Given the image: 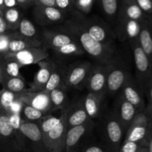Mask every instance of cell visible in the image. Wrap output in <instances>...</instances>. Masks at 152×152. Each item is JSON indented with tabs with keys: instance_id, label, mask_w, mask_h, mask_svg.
<instances>
[{
	"instance_id": "cell-1",
	"label": "cell",
	"mask_w": 152,
	"mask_h": 152,
	"mask_svg": "<svg viewBox=\"0 0 152 152\" xmlns=\"http://www.w3.org/2000/svg\"><path fill=\"white\" fill-rule=\"evenodd\" d=\"M55 28L71 36L84 49L85 52L97 63L106 64L116 55L114 46H106L91 37L77 21L70 17Z\"/></svg>"
},
{
	"instance_id": "cell-2",
	"label": "cell",
	"mask_w": 152,
	"mask_h": 152,
	"mask_svg": "<svg viewBox=\"0 0 152 152\" xmlns=\"http://www.w3.org/2000/svg\"><path fill=\"white\" fill-rule=\"evenodd\" d=\"M71 18L77 21L89 35L94 40L106 46H114L116 36L113 28L99 16H88L76 10L69 12Z\"/></svg>"
},
{
	"instance_id": "cell-3",
	"label": "cell",
	"mask_w": 152,
	"mask_h": 152,
	"mask_svg": "<svg viewBox=\"0 0 152 152\" xmlns=\"http://www.w3.org/2000/svg\"><path fill=\"white\" fill-rule=\"evenodd\" d=\"M99 131L100 141L110 152H118L126 133L113 109L100 116Z\"/></svg>"
},
{
	"instance_id": "cell-4",
	"label": "cell",
	"mask_w": 152,
	"mask_h": 152,
	"mask_svg": "<svg viewBox=\"0 0 152 152\" xmlns=\"http://www.w3.org/2000/svg\"><path fill=\"white\" fill-rule=\"evenodd\" d=\"M0 152H25L23 137L20 131H15L8 116L0 109Z\"/></svg>"
},
{
	"instance_id": "cell-5",
	"label": "cell",
	"mask_w": 152,
	"mask_h": 152,
	"mask_svg": "<svg viewBox=\"0 0 152 152\" xmlns=\"http://www.w3.org/2000/svg\"><path fill=\"white\" fill-rule=\"evenodd\" d=\"M130 73L126 63L115 55L107 63V95L115 97L120 92Z\"/></svg>"
},
{
	"instance_id": "cell-6",
	"label": "cell",
	"mask_w": 152,
	"mask_h": 152,
	"mask_svg": "<svg viewBox=\"0 0 152 152\" xmlns=\"http://www.w3.org/2000/svg\"><path fill=\"white\" fill-rule=\"evenodd\" d=\"M129 42L134 61L135 80L143 92L147 82L152 76V61L140 47L137 38Z\"/></svg>"
},
{
	"instance_id": "cell-7",
	"label": "cell",
	"mask_w": 152,
	"mask_h": 152,
	"mask_svg": "<svg viewBox=\"0 0 152 152\" xmlns=\"http://www.w3.org/2000/svg\"><path fill=\"white\" fill-rule=\"evenodd\" d=\"M94 64L89 61H75L68 65L65 86L67 89L83 90L86 89L88 79Z\"/></svg>"
},
{
	"instance_id": "cell-8",
	"label": "cell",
	"mask_w": 152,
	"mask_h": 152,
	"mask_svg": "<svg viewBox=\"0 0 152 152\" xmlns=\"http://www.w3.org/2000/svg\"><path fill=\"white\" fill-rule=\"evenodd\" d=\"M20 131L23 137L25 152H48L37 122L22 120Z\"/></svg>"
},
{
	"instance_id": "cell-9",
	"label": "cell",
	"mask_w": 152,
	"mask_h": 152,
	"mask_svg": "<svg viewBox=\"0 0 152 152\" xmlns=\"http://www.w3.org/2000/svg\"><path fill=\"white\" fill-rule=\"evenodd\" d=\"M95 125L94 121L91 120L67 130L65 152H77L82 145L91 139Z\"/></svg>"
},
{
	"instance_id": "cell-10",
	"label": "cell",
	"mask_w": 152,
	"mask_h": 152,
	"mask_svg": "<svg viewBox=\"0 0 152 152\" xmlns=\"http://www.w3.org/2000/svg\"><path fill=\"white\" fill-rule=\"evenodd\" d=\"M67 130L66 113L64 111L59 116L58 125L43 137L48 152H65Z\"/></svg>"
},
{
	"instance_id": "cell-11",
	"label": "cell",
	"mask_w": 152,
	"mask_h": 152,
	"mask_svg": "<svg viewBox=\"0 0 152 152\" xmlns=\"http://www.w3.org/2000/svg\"><path fill=\"white\" fill-rule=\"evenodd\" d=\"M86 89L104 101L107 95V63H94Z\"/></svg>"
},
{
	"instance_id": "cell-12",
	"label": "cell",
	"mask_w": 152,
	"mask_h": 152,
	"mask_svg": "<svg viewBox=\"0 0 152 152\" xmlns=\"http://www.w3.org/2000/svg\"><path fill=\"white\" fill-rule=\"evenodd\" d=\"M34 22L42 27L49 25H59L67 19L68 13L56 7L34 6L33 10Z\"/></svg>"
},
{
	"instance_id": "cell-13",
	"label": "cell",
	"mask_w": 152,
	"mask_h": 152,
	"mask_svg": "<svg viewBox=\"0 0 152 152\" xmlns=\"http://www.w3.org/2000/svg\"><path fill=\"white\" fill-rule=\"evenodd\" d=\"M120 92L135 107L137 113L145 110L146 103L144 98L145 95L137 83L134 76L132 75V73H130L127 77Z\"/></svg>"
},
{
	"instance_id": "cell-14",
	"label": "cell",
	"mask_w": 152,
	"mask_h": 152,
	"mask_svg": "<svg viewBox=\"0 0 152 152\" xmlns=\"http://www.w3.org/2000/svg\"><path fill=\"white\" fill-rule=\"evenodd\" d=\"M150 116L145 110L137 113L126 131L123 142L145 141Z\"/></svg>"
},
{
	"instance_id": "cell-15",
	"label": "cell",
	"mask_w": 152,
	"mask_h": 152,
	"mask_svg": "<svg viewBox=\"0 0 152 152\" xmlns=\"http://www.w3.org/2000/svg\"><path fill=\"white\" fill-rule=\"evenodd\" d=\"M17 98L24 104L31 106L45 114L51 113L50 91L44 89L39 92H28L25 90L17 94Z\"/></svg>"
},
{
	"instance_id": "cell-16",
	"label": "cell",
	"mask_w": 152,
	"mask_h": 152,
	"mask_svg": "<svg viewBox=\"0 0 152 152\" xmlns=\"http://www.w3.org/2000/svg\"><path fill=\"white\" fill-rule=\"evenodd\" d=\"M140 28L141 23L139 21L117 17L113 31L117 40L120 42H125L137 38Z\"/></svg>"
},
{
	"instance_id": "cell-17",
	"label": "cell",
	"mask_w": 152,
	"mask_h": 152,
	"mask_svg": "<svg viewBox=\"0 0 152 152\" xmlns=\"http://www.w3.org/2000/svg\"><path fill=\"white\" fill-rule=\"evenodd\" d=\"M17 61L21 66L37 64L39 62L49 58V51L43 46L24 49L16 53L7 54Z\"/></svg>"
},
{
	"instance_id": "cell-18",
	"label": "cell",
	"mask_w": 152,
	"mask_h": 152,
	"mask_svg": "<svg viewBox=\"0 0 152 152\" xmlns=\"http://www.w3.org/2000/svg\"><path fill=\"white\" fill-rule=\"evenodd\" d=\"M115 97L113 110L115 112L125 133H126L137 112L135 107L129 102L120 92H119Z\"/></svg>"
},
{
	"instance_id": "cell-19",
	"label": "cell",
	"mask_w": 152,
	"mask_h": 152,
	"mask_svg": "<svg viewBox=\"0 0 152 152\" xmlns=\"http://www.w3.org/2000/svg\"><path fill=\"white\" fill-rule=\"evenodd\" d=\"M40 40L42 42V46L48 51H53L64 45L75 41L71 36L56 28L42 29Z\"/></svg>"
},
{
	"instance_id": "cell-20",
	"label": "cell",
	"mask_w": 152,
	"mask_h": 152,
	"mask_svg": "<svg viewBox=\"0 0 152 152\" xmlns=\"http://www.w3.org/2000/svg\"><path fill=\"white\" fill-rule=\"evenodd\" d=\"M37 64L39 65V70L36 73L33 81L30 83V88L26 89L28 92H39L45 89L46 84L54 69L55 61L48 58Z\"/></svg>"
},
{
	"instance_id": "cell-21",
	"label": "cell",
	"mask_w": 152,
	"mask_h": 152,
	"mask_svg": "<svg viewBox=\"0 0 152 152\" xmlns=\"http://www.w3.org/2000/svg\"><path fill=\"white\" fill-rule=\"evenodd\" d=\"M66 113L67 129L83 125L93 119H90L85 110L83 98L71 103Z\"/></svg>"
},
{
	"instance_id": "cell-22",
	"label": "cell",
	"mask_w": 152,
	"mask_h": 152,
	"mask_svg": "<svg viewBox=\"0 0 152 152\" xmlns=\"http://www.w3.org/2000/svg\"><path fill=\"white\" fill-rule=\"evenodd\" d=\"M117 17L133 19L139 22L148 18L138 6L135 0H120Z\"/></svg>"
},
{
	"instance_id": "cell-23",
	"label": "cell",
	"mask_w": 152,
	"mask_h": 152,
	"mask_svg": "<svg viewBox=\"0 0 152 152\" xmlns=\"http://www.w3.org/2000/svg\"><path fill=\"white\" fill-rule=\"evenodd\" d=\"M42 42L37 39L27 38L20 35L17 31L10 32V38L8 45V54L16 53L18 52L33 47H40Z\"/></svg>"
},
{
	"instance_id": "cell-24",
	"label": "cell",
	"mask_w": 152,
	"mask_h": 152,
	"mask_svg": "<svg viewBox=\"0 0 152 152\" xmlns=\"http://www.w3.org/2000/svg\"><path fill=\"white\" fill-rule=\"evenodd\" d=\"M67 69L68 65H66L63 61H55L54 69L50 75V78L46 84V90L51 91L58 87H65V83Z\"/></svg>"
},
{
	"instance_id": "cell-25",
	"label": "cell",
	"mask_w": 152,
	"mask_h": 152,
	"mask_svg": "<svg viewBox=\"0 0 152 152\" xmlns=\"http://www.w3.org/2000/svg\"><path fill=\"white\" fill-rule=\"evenodd\" d=\"M141 28L137 37L138 43L143 52L152 61V22L149 18L140 22Z\"/></svg>"
},
{
	"instance_id": "cell-26",
	"label": "cell",
	"mask_w": 152,
	"mask_h": 152,
	"mask_svg": "<svg viewBox=\"0 0 152 152\" xmlns=\"http://www.w3.org/2000/svg\"><path fill=\"white\" fill-rule=\"evenodd\" d=\"M83 100L85 110L90 119L94 120L102 116L103 100L90 92L83 97Z\"/></svg>"
},
{
	"instance_id": "cell-27",
	"label": "cell",
	"mask_w": 152,
	"mask_h": 152,
	"mask_svg": "<svg viewBox=\"0 0 152 152\" xmlns=\"http://www.w3.org/2000/svg\"><path fill=\"white\" fill-rule=\"evenodd\" d=\"M65 87H58L50 91V98L51 102V113L60 110L65 111L69 107L70 100Z\"/></svg>"
},
{
	"instance_id": "cell-28",
	"label": "cell",
	"mask_w": 152,
	"mask_h": 152,
	"mask_svg": "<svg viewBox=\"0 0 152 152\" xmlns=\"http://www.w3.org/2000/svg\"><path fill=\"white\" fill-rule=\"evenodd\" d=\"M51 52L53 55L56 57L57 61H61L68 59L71 57L80 56L86 53L83 47L76 41H73L68 44L64 45Z\"/></svg>"
},
{
	"instance_id": "cell-29",
	"label": "cell",
	"mask_w": 152,
	"mask_h": 152,
	"mask_svg": "<svg viewBox=\"0 0 152 152\" xmlns=\"http://www.w3.org/2000/svg\"><path fill=\"white\" fill-rule=\"evenodd\" d=\"M2 16L7 23V29L10 32L18 31L19 22L24 17L22 11L18 7L4 9Z\"/></svg>"
},
{
	"instance_id": "cell-30",
	"label": "cell",
	"mask_w": 152,
	"mask_h": 152,
	"mask_svg": "<svg viewBox=\"0 0 152 152\" xmlns=\"http://www.w3.org/2000/svg\"><path fill=\"white\" fill-rule=\"evenodd\" d=\"M21 66L19 63L15 61L13 58L9 56L8 55H6L2 57V80H6L7 78L14 77H19L22 76L20 74L19 69L21 68Z\"/></svg>"
},
{
	"instance_id": "cell-31",
	"label": "cell",
	"mask_w": 152,
	"mask_h": 152,
	"mask_svg": "<svg viewBox=\"0 0 152 152\" xmlns=\"http://www.w3.org/2000/svg\"><path fill=\"white\" fill-rule=\"evenodd\" d=\"M105 17L114 25L117 17L120 0H96Z\"/></svg>"
},
{
	"instance_id": "cell-32",
	"label": "cell",
	"mask_w": 152,
	"mask_h": 152,
	"mask_svg": "<svg viewBox=\"0 0 152 152\" xmlns=\"http://www.w3.org/2000/svg\"><path fill=\"white\" fill-rule=\"evenodd\" d=\"M1 89H7L13 93L19 94L26 90V81L23 76L7 78L1 82Z\"/></svg>"
},
{
	"instance_id": "cell-33",
	"label": "cell",
	"mask_w": 152,
	"mask_h": 152,
	"mask_svg": "<svg viewBox=\"0 0 152 152\" xmlns=\"http://www.w3.org/2000/svg\"><path fill=\"white\" fill-rule=\"evenodd\" d=\"M17 32L20 35L27 37V38L40 40V37H39L35 25L30 19L25 17H23L21 19Z\"/></svg>"
},
{
	"instance_id": "cell-34",
	"label": "cell",
	"mask_w": 152,
	"mask_h": 152,
	"mask_svg": "<svg viewBox=\"0 0 152 152\" xmlns=\"http://www.w3.org/2000/svg\"><path fill=\"white\" fill-rule=\"evenodd\" d=\"M59 122V117L52 116L50 113H49V114H46L40 118L39 120L37 121V123L39 128L42 134V137H44L49 131L54 128L58 125Z\"/></svg>"
},
{
	"instance_id": "cell-35",
	"label": "cell",
	"mask_w": 152,
	"mask_h": 152,
	"mask_svg": "<svg viewBox=\"0 0 152 152\" xmlns=\"http://www.w3.org/2000/svg\"><path fill=\"white\" fill-rule=\"evenodd\" d=\"M19 114H20L22 120L26 121V122H37L40 118L46 115L40 110H37L31 106L28 105V104H24V103L22 104Z\"/></svg>"
},
{
	"instance_id": "cell-36",
	"label": "cell",
	"mask_w": 152,
	"mask_h": 152,
	"mask_svg": "<svg viewBox=\"0 0 152 152\" xmlns=\"http://www.w3.org/2000/svg\"><path fill=\"white\" fill-rule=\"evenodd\" d=\"M77 152H110L108 148L99 140L90 139L80 146Z\"/></svg>"
},
{
	"instance_id": "cell-37",
	"label": "cell",
	"mask_w": 152,
	"mask_h": 152,
	"mask_svg": "<svg viewBox=\"0 0 152 152\" xmlns=\"http://www.w3.org/2000/svg\"><path fill=\"white\" fill-rule=\"evenodd\" d=\"M17 94L4 89H0V109L8 113L10 106L16 98Z\"/></svg>"
},
{
	"instance_id": "cell-38",
	"label": "cell",
	"mask_w": 152,
	"mask_h": 152,
	"mask_svg": "<svg viewBox=\"0 0 152 152\" xmlns=\"http://www.w3.org/2000/svg\"><path fill=\"white\" fill-rule=\"evenodd\" d=\"M144 147H147L145 141L123 142L118 152H139Z\"/></svg>"
},
{
	"instance_id": "cell-39",
	"label": "cell",
	"mask_w": 152,
	"mask_h": 152,
	"mask_svg": "<svg viewBox=\"0 0 152 152\" xmlns=\"http://www.w3.org/2000/svg\"><path fill=\"white\" fill-rule=\"evenodd\" d=\"M96 0H74L73 7L74 10L85 15H88L94 7Z\"/></svg>"
},
{
	"instance_id": "cell-40",
	"label": "cell",
	"mask_w": 152,
	"mask_h": 152,
	"mask_svg": "<svg viewBox=\"0 0 152 152\" xmlns=\"http://www.w3.org/2000/svg\"><path fill=\"white\" fill-rule=\"evenodd\" d=\"M143 92L147 98V104L145 110L149 115H152V76L145 86Z\"/></svg>"
},
{
	"instance_id": "cell-41",
	"label": "cell",
	"mask_w": 152,
	"mask_h": 152,
	"mask_svg": "<svg viewBox=\"0 0 152 152\" xmlns=\"http://www.w3.org/2000/svg\"><path fill=\"white\" fill-rule=\"evenodd\" d=\"M10 38V32L0 34V56L8 54V45Z\"/></svg>"
},
{
	"instance_id": "cell-42",
	"label": "cell",
	"mask_w": 152,
	"mask_h": 152,
	"mask_svg": "<svg viewBox=\"0 0 152 152\" xmlns=\"http://www.w3.org/2000/svg\"><path fill=\"white\" fill-rule=\"evenodd\" d=\"M143 13L151 18L152 16V0H135Z\"/></svg>"
},
{
	"instance_id": "cell-43",
	"label": "cell",
	"mask_w": 152,
	"mask_h": 152,
	"mask_svg": "<svg viewBox=\"0 0 152 152\" xmlns=\"http://www.w3.org/2000/svg\"><path fill=\"white\" fill-rule=\"evenodd\" d=\"M55 3L56 7L68 13L74 10L72 0H55Z\"/></svg>"
},
{
	"instance_id": "cell-44",
	"label": "cell",
	"mask_w": 152,
	"mask_h": 152,
	"mask_svg": "<svg viewBox=\"0 0 152 152\" xmlns=\"http://www.w3.org/2000/svg\"><path fill=\"white\" fill-rule=\"evenodd\" d=\"M145 141L147 142V149L148 152H152V115L150 116L149 124H148V131H147Z\"/></svg>"
},
{
	"instance_id": "cell-45",
	"label": "cell",
	"mask_w": 152,
	"mask_h": 152,
	"mask_svg": "<svg viewBox=\"0 0 152 152\" xmlns=\"http://www.w3.org/2000/svg\"><path fill=\"white\" fill-rule=\"evenodd\" d=\"M22 104H23V103H22V101L17 98V95H16V98L14 100L13 104H11L10 110H9L8 113H19V114L21 111V109H22Z\"/></svg>"
},
{
	"instance_id": "cell-46",
	"label": "cell",
	"mask_w": 152,
	"mask_h": 152,
	"mask_svg": "<svg viewBox=\"0 0 152 152\" xmlns=\"http://www.w3.org/2000/svg\"><path fill=\"white\" fill-rule=\"evenodd\" d=\"M34 6L41 7H56L55 0H34Z\"/></svg>"
},
{
	"instance_id": "cell-47",
	"label": "cell",
	"mask_w": 152,
	"mask_h": 152,
	"mask_svg": "<svg viewBox=\"0 0 152 152\" xmlns=\"http://www.w3.org/2000/svg\"><path fill=\"white\" fill-rule=\"evenodd\" d=\"M18 7H23V8H27L30 6L34 5V0H16Z\"/></svg>"
},
{
	"instance_id": "cell-48",
	"label": "cell",
	"mask_w": 152,
	"mask_h": 152,
	"mask_svg": "<svg viewBox=\"0 0 152 152\" xmlns=\"http://www.w3.org/2000/svg\"><path fill=\"white\" fill-rule=\"evenodd\" d=\"M8 32H10V31L7 29V23H6L4 17L1 16H0V34H7Z\"/></svg>"
},
{
	"instance_id": "cell-49",
	"label": "cell",
	"mask_w": 152,
	"mask_h": 152,
	"mask_svg": "<svg viewBox=\"0 0 152 152\" xmlns=\"http://www.w3.org/2000/svg\"><path fill=\"white\" fill-rule=\"evenodd\" d=\"M4 9L18 7L16 0H4Z\"/></svg>"
},
{
	"instance_id": "cell-50",
	"label": "cell",
	"mask_w": 152,
	"mask_h": 152,
	"mask_svg": "<svg viewBox=\"0 0 152 152\" xmlns=\"http://www.w3.org/2000/svg\"><path fill=\"white\" fill-rule=\"evenodd\" d=\"M2 57L0 56V88L1 84V80H2Z\"/></svg>"
},
{
	"instance_id": "cell-51",
	"label": "cell",
	"mask_w": 152,
	"mask_h": 152,
	"mask_svg": "<svg viewBox=\"0 0 152 152\" xmlns=\"http://www.w3.org/2000/svg\"><path fill=\"white\" fill-rule=\"evenodd\" d=\"M0 8L2 9L3 10H4V0H0Z\"/></svg>"
},
{
	"instance_id": "cell-52",
	"label": "cell",
	"mask_w": 152,
	"mask_h": 152,
	"mask_svg": "<svg viewBox=\"0 0 152 152\" xmlns=\"http://www.w3.org/2000/svg\"><path fill=\"white\" fill-rule=\"evenodd\" d=\"M139 152H148V149H147V147H144Z\"/></svg>"
},
{
	"instance_id": "cell-53",
	"label": "cell",
	"mask_w": 152,
	"mask_h": 152,
	"mask_svg": "<svg viewBox=\"0 0 152 152\" xmlns=\"http://www.w3.org/2000/svg\"><path fill=\"white\" fill-rule=\"evenodd\" d=\"M3 14V10L1 8H0V16H2Z\"/></svg>"
},
{
	"instance_id": "cell-54",
	"label": "cell",
	"mask_w": 152,
	"mask_h": 152,
	"mask_svg": "<svg viewBox=\"0 0 152 152\" xmlns=\"http://www.w3.org/2000/svg\"><path fill=\"white\" fill-rule=\"evenodd\" d=\"M150 20H151V22H152V16H151V18H150Z\"/></svg>"
},
{
	"instance_id": "cell-55",
	"label": "cell",
	"mask_w": 152,
	"mask_h": 152,
	"mask_svg": "<svg viewBox=\"0 0 152 152\" xmlns=\"http://www.w3.org/2000/svg\"><path fill=\"white\" fill-rule=\"evenodd\" d=\"M72 1H73V3H74V0H72Z\"/></svg>"
},
{
	"instance_id": "cell-56",
	"label": "cell",
	"mask_w": 152,
	"mask_h": 152,
	"mask_svg": "<svg viewBox=\"0 0 152 152\" xmlns=\"http://www.w3.org/2000/svg\"><path fill=\"white\" fill-rule=\"evenodd\" d=\"M0 89H1V88H0Z\"/></svg>"
}]
</instances>
